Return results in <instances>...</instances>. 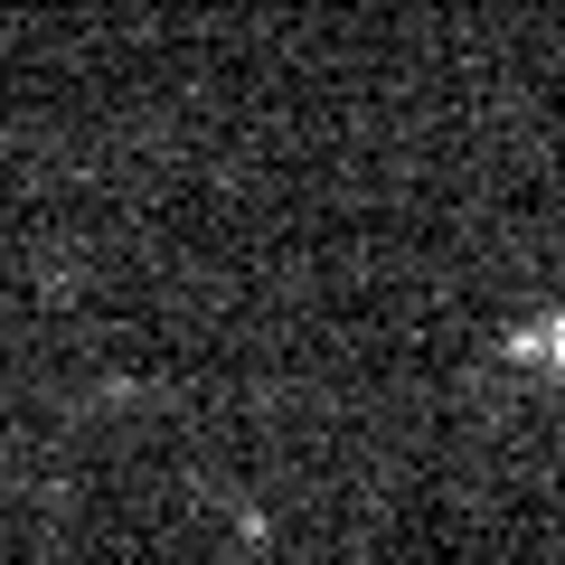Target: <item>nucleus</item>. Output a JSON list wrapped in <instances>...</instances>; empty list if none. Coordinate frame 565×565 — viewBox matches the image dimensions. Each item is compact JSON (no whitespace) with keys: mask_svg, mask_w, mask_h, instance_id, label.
Listing matches in <instances>:
<instances>
[{"mask_svg":"<svg viewBox=\"0 0 565 565\" xmlns=\"http://www.w3.org/2000/svg\"><path fill=\"white\" fill-rule=\"evenodd\" d=\"M519 359L537 367V377H556V386H565V311H537V321L519 330Z\"/></svg>","mask_w":565,"mask_h":565,"instance_id":"obj_1","label":"nucleus"}]
</instances>
